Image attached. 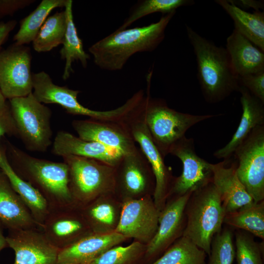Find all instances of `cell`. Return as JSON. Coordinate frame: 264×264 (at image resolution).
Returning a JSON list of instances; mask_svg holds the SVG:
<instances>
[{
	"label": "cell",
	"mask_w": 264,
	"mask_h": 264,
	"mask_svg": "<svg viewBox=\"0 0 264 264\" xmlns=\"http://www.w3.org/2000/svg\"><path fill=\"white\" fill-rule=\"evenodd\" d=\"M233 21L237 30L264 52V13L247 12L226 0H216Z\"/></svg>",
	"instance_id": "27"
},
{
	"label": "cell",
	"mask_w": 264,
	"mask_h": 264,
	"mask_svg": "<svg viewBox=\"0 0 264 264\" xmlns=\"http://www.w3.org/2000/svg\"><path fill=\"white\" fill-rule=\"evenodd\" d=\"M185 237L209 255L213 238L222 229L226 212L212 181L194 191L187 202Z\"/></svg>",
	"instance_id": "4"
},
{
	"label": "cell",
	"mask_w": 264,
	"mask_h": 264,
	"mask_svg": "<svg viewBox=\"0 0 264 264\" xmlns=\"http://www.w3.org/2000/svg\"><path fill=\"white\" fill-rule=\"evenodd\" d=\"M32 93L43 104L61 106L70 114L87 116L90 119L117 122L124 113L122 107L107 111H98L83 106L78 100L80 91L54 84L50 76L42 71L32 74Z\"/></svg>",
	"instance_id": "10"
},
{
	"label": "cell",
	"mask_w": 264,
	"mask_h": 264,
	"mask_svg": "<svg viewBox=\"0 0 264 264\" xmlns=\"http://www.w3.org/2000/svg\"><path fill=\"white\" fill-rule=\"evenodd\" d=\"M146 245L134 241L130 244L117 245L106 251L90 264H141Z\"/></svg>",
	"instance_id": "34"
},
{
	"label": "cell",
	"mask_w": 264,
	"mask_h": 264,
	"mask_svg": "<svg viewBox=\"0 0 264 264\" xmlns=\"http://www.w3.org/2000/svg\"><path fill=\"white\" fill-rule=\"evenodd\" d=\"M150 87L147 88L143 110L144 118L151 137L165 157L172 147L185 136L191 127L220 114L194 115L170 108L162 99L152 98Z\"/></svg>",
	"instance_id": "5"
},
{
	"label": "cell",
	"mask_w": 264,
	"mask_h": 264,
	"mask_svg": "<svg viewBox=\"0 0 264 264\" xmlns=\"http://www.w3.org/2000/svg\"><path fill=\"white\" fill-rule=\"evenodd\" d=\"M235 236V251L237 264H264V242H256L253 236L238 230Z\"/></svg>",
	"instance_id": "35"
},
{
	"label": "cell",
	"mask_w": 264,
	"mask_h": 264,
	"mask_svg": "<svg viewBox=\"0 0 264 264\" xmlns=\"http://www.w3.org/2000/svg\"><path fill=\"white\" fill-rule=\"evenodd\" d=\"M71 125L80 138L99 143L122 154H131L138 148L122 121L75 120Z\"/></svg>",
	"instance_id": "18"
},
{
	"label": "cell",
	"mask_w": 264,
	"mask_h": 264,
	"mask_svg": "<svg viewBox=\"0 0 264 264\" xmlns=\"http://www.w3.org/2000/svg\"><path fill=\"white\" fill-rule=\"evenodd\" d=\"M0 221L8 231L40 228L29 209L0 170Z\"/></svg>",
	"instance_id": "23"
},
{
	"label": "cell",
	"mask_w": 264,
	"mask_h": 264,
	"mask_svg": "<svg viewBox=\"0 0 264 264\" xmlns=\"http://www.w3.org/2000/svg\"><path fill=\"white\" fill-rule=\"evenodd\" d=\"M238 76L264 71V52L234 29L225 47Z\"/></svg>",
	"instance_id": "25"
},
{
	"label": "cell",
	"mask_w": 264,
	"mask_h": 264,
	"mask_svg": "<svg viewBox=\"0 0 264 264\" xmlns=\"http://www.w3.org/2000/svg\"><path fill=\"white\" fill-rule=\"evenodd\" d=\"M195 3L191 0H144L138 2L131 11L129 16L119 28L125 29L137 20L155 12L167 14L180 7L191 5Z\"/></svg>",
	"instance_id": "33"
},
{
	"label": "cell",
	"mask_w": 264,
	"mask_h": 264,
	"mask_svg": "<svg viewBox=\"0 0 264 264\" xmlns=\"http://www.w3.org/2000/svg\"><path fill=\"white\" fill-rule=\"evenodd\" d=\"M4 144L14 170L40 192L49 209L75 205L69 188L68 169L65 162L31 156L7 140Z\"/></svg>",
	"instance_id": "3"
},
{
	"label": "cell",
	"mask_w": 264,
	"mask_h": 264,
	"mask_svg": "<svg viewBox=\"0 0 264 264\" xmlns=\"http://www.w3.org/2000/svg\"><path fill=\"white\" fill-rule=\"evenodd\" d=\"M6 240L15 252L13 264H58L60 249L48 241L40 228L8 231Z\"/></svg>",
	"instance_id": "17"
},
{
	"label": "cell",
	"mask_w": 264,
	"mask_h": 264,
	"mask_svg": "<svg viewBox=\"0 0 264 264\" xmlns=\"http://www.w3.org/2000/svg\"><path fill=\"white\" fill-rule=\"evenodd\" d=\"M51 152L57 156L71 155L95 159L113 167L122 154L99 143L84 140L66 131H59L52 142Z\"/></svg>",
	"instance_id": "22"
},
{
	"label": "cell",
	"mask_w": 264,
	"mask_h": 264,
	"mask_svg": "<svg viewBox=\"0 0 264 264\" xmlns=\"http://www.w3.org/2000/svg\"><path fill=\"white\" fill-rule=\"evenodd\" d=\"M193 138L185 136L171 148L169 154L176 156L182 164V172L175 177L168 198L195 191L212 181L211 163L199 157L196 152Z\"/></svg>",
	"instance_id": "14"
},
{
	"label": "cell",
	"mask_w": 264,
	"mask_h": 264,
	"mask_svg": "<svg viewBox=\"0 0 264 264\" xmlns=\"http://www.w3.org/2000/svg\"><path fill=\"white\" fill-rule=\"evenodd\" d=\"M41 229L60 250L93 233L80 207L74 204L49 209Z\"/></svg>",
	"instance_id": "16"
},
{
	"label": "cell",
	"mask_w": 264,
	"mask_h": 264,
	"mask_svg": "<svg viewBox=\"0 0 264 264\" xmlns=\"http://www.w3.org/2000/svg\"><path fill=\"white\" fill-rule=\"evenodd\" d=\"M30 48L14 43L0 50V90L6 99L33 91Z\"/></svg>",
	"instance_id": "12"
},
{
	"label": "cell",
	"mask_w": 264,
	"mask_h": 264,
	"mask_svg": "<svg viewBox=\"0 0 264 264\" xmlns=\"http://www.w3.org/2000/svg\"><path fill=\"white\" fill-rule=\"evenodd\" d=\"M191 191L168 198L160 212L157 230L146 245L141 264H150L158 259L178 238L182 236L185 226V209Z\"/></svg>",
	"instance_id": "13"
},
{
	"label": "cell",
	"mask_w": 264,
	"mask_h": 264,
	"mask_svg": "<svg viewBox=\"0 0 264 264\" xmlns=\"http://www.w3.org/2000/svg\"><path fill=\"white\" fill-rule=\"evenodd\" d=\"M16 20H10L6 22H0V50L1 46L7 41L10 33L17 25Z\"/></svg>",
	"instance_id": "40"
},
{
	"label": "cell",
	"mask_w": 264,
	"mask_h": 264,
	"mask_svg": "<svg viewBox=\"0 0 264 264\" xmlns=\"http://www.w3.org/2000/svg\"><path fill=\"white\" fill-rule=\"evenodd\" d=\"M66 26L65 10L47 17L32 42L34 49L38 52H47L62 44Z\"/></svg>",
	"instance_id": "32"
},
{
	"label": "cell",
	"mask_w": 264,
	"mask_h": 264,
	"mask_svg": "<svg viewBox=\"0 0 264 264\" xmlns=\"http://www.w3.org/2000/svg\"><path fill=\"white\" fill-rule=\"evenodd\" d=\"M176 12L146 26L118 28L96 42L88 48L95 64L104 70H120L133 54L155 50L164 40L166 28Z\"/></svg>",
	"instance_id": "1"
},
{
	"label": "cell",
	"mask_w": 264,
	"mask_h": 264,
	"mask_svg": "<svg viewBox=\"0 0 264 264\" xmlns=\"http://www.w3.org/2000/svg\"><path fill=\"white\" fill-rule=\"evenodd\" d=\"M35 1L34 0H0V19L13 16Z\"/></svg>",
	"instance_id": "38"
},
{
	"label": "cell",
	"mask_w": 264,
	"mask_h": 264,
	"mask_svg": "<svg viewBox=\"0 0 264 264\" xmlns=\"http://www.w3.org/2000/svg\"><path fill=\"white\" fill-rule=\"evenodd\" d=\"M114 168V194L122 201L153 196L155 181L151 166L139 148L122 154Z\"/></svg>",
	"instance_id": "9"
},
{
	"label": "cell",
	"mask_w": 264,
	"mask_h": 264,
	"mask_svg": "<svg viewBox=\"0 0 264 264\" xmlns=\"http://www.w3.org/2000/svg\"><path fill=\"white\" fill-rule=\"evenodd\" d=\"M9 106L20 138L26 150L45 152L52 144L51 110L32 92L9 100Z\"/></svg>",
	"instance_id": "7"
},
{
	"label": "cell",
	"mask_w": 264,
	"mask_h": 264,
	"mask_svg": "<svg viewBox=\"0 0 264 264\" xmlns=\"http://www.w3.org/2000/svg\"><path fill=\"white\" fill-rule=\"evenodd\" d=\"M66 0H43L36 9L20 22V28L13 37L14 44L25 45L32 42L52 10L65 7Z\"/></svg>",
	"instance_id": "30"
},
{
	"label": "cell",
	"mask_w": 264,
	"mask_h": 264,
	"mask_svg": "<svg viewBox=\"0 0 264 264\" xmlns=\"http://www.w3.org/2000/svg\"><path fill=\"white\" fill-rule=\"evenodd\" d=\"M146 96L122 121L134 142L139 145L140 149L151 166L155 181L153 198L156 207L160 212L166 203L175 176L171 168L165 164V157L154 144L146 125L143 115Z\"/></svg>",
	"instance_id": "8"
},
{
	"label": "cell",
	"mask_w": 264,
	"mask_h": 264,
	"mask_svg": "<svg viewBox=\"0 0 264 264\" xmlns=\"http://www.w3.org/2000/svg\"><path fill=\"white\" fill-rule=\"evenodd\" d=\"M237 176L254 202L264 200V125L255 128L236 149Z\"/></svg>",
	"instance_id": "11"
},
{
	"label": "cell",
	"mask_w": 264,
	"mask_h": 264,
	"mask_svg": "<svg viewBox=\"0 0 264 264\" xmlns=\"http://www.w3.org/2000/svg\"><path fill=\"white\" fill-rule=\"evenodd\" d=\"M122 205L123 202L112 193L100 196L80 208L93 233L108 234L115 231Z\"/></svg>",
	"instance_id": "24"
},
{
	"label": "cell",
	"mask_w": 264,
	"mask_h": 264,
	"mask_svg": "<svg viewBox=\"0 0 264 264\" xmlns=\"http://www.w3.org/2000/svg\"><path fill=\"white\" fill-rule=\"evenodd\" d=\"M3 226L0 221V253L5 248L8 247L6 240V236L3 233Z\"/></svg>",
	"instance_id": "42"
},
{
	"label": "cell",
	"mask_w": 264,
	"mask_h": 264,
	"mask_svg": "<svg viewBox=\"0 0 264 264\" xmlns=\"http://www.w3.org/2000/svg\"><path fill=\"white\" fill-rule=\"evenodd\" d=\"M5 135L18 137L16 127L9 108L0 111V140Z\"/></svg>",
	"instance_id": "39"
},
{
	"label": "cell",
	"mask_w": 264,
	"mask_h": 264,
	"mask_svg": "<svg viewBox=\"0 0 264 264\" xmlns=\"http://www.w3.org/2000/svg\"><path fill=\"white\" fill-rule=\"evenodd\" d=\"M223 223L264 239V200L252 202L226 214Z\"/></svg>",
	"instance_id": "29"
},
{
	"label": "cell",
	"mask_w": 264,
	"mask_h": 264,
	"mask_svg": "<svg viewBox=\"0 0 264 264\" xmlns=\"http://www.w3.org/2000/svg\"><path fill=\"white\" fill-rule=\"evenodd\" d=\"M206 255L191 240L181 236L150 264H206Z\"/></svg>",
	"instance_id": "31"
},
{
	"label": "cell",
	"mask_w": 264,
	"mask_h": 264,
	"mask_svg": "<svg viewBox=\"0 0 264 264\" xmlns=\"http://www.w3.org/2000/svg\"><path fill=\"white\" fill-rule=\"evenodd\" d=\"M73 1L66 0L65 6L66 14V26L63 42V47L60 50L61 59L65 60V66L62 75L64 80L69 78L74 72L72 64L75 61H79L86 68L89 55L84 50L82 40L79 38L74 22L72 12Z\"/></svg>",
	"instance_id": "28"
},
{
	"label": "cell",
	"mask_w": 264,
	"mask_h": 264,
	"mask_svg": "<svg viewBox=\"0 0 264 264\" xmlns=\"http://www.w3.org/2000/svg\"><path fill=\"white\" fill-rule=\"evenodd\" d=\"M9 108V104L6 102V99L0 90V111L5 110Z\"/></svg>",
	"instance_id": "43"
},
{
	"label": "cell",
	"mask_w": 264,
	"mask_h": 264,
	"mask_svg": "<svg viewBox=\"0 0 264 264\" xmlns=\"http://www.w3.org/2000/svg\"><path fill=\"white\" fill-rule=\"evenodd\" d=\"M62 158L68 167L69 188L76 205L81 207L100 196L114 193V167L85 157L68 155Z\"/></svg>",
	"instance_id": "6"
},
{
	"label": "cell",
	"mask_w": 264,
	"mask_h": 264,
	"mask_svg": "<svg viewBox=\"0 0 264 264\" xmlns=\"http://www.w3.org/2000/svg\"><path fill=\"white\" fill-rule=\"evenodd\" d=\"M186 27L196 56L197 77L205 100L218 103L238 91V75L226 48L217 46L190 26Z\"/></svg>",
	"instance_id": "2"
},
{
	"label": "cell",
	"mask_w": 264,
	"mask_h": 264,
	"mask_svg": "<svg viewBox=\"0 0 264 264\" xmlns=\"http://www.w3.org/2000/svg\"><path fill=\"white\" fill-rule=\"evenodd\" d=\"M240 86L264 103V71L238 76Z\"/></svg>",
	"instance_id": "37"
},
{
	"label": "cell",
	"mask_w": 264,
	"mask_h": 264,
	"mask_svg": "<svg viewBox=\"0 0 264 264\" xmlns=\"http://www.w3.org/2000/svg\"><path fill=\"white\" fill-rule=\"evenodd\" d=\"M236 162L229 166L226 160L211 163L212 182L218 191L226 214L233 212L254 201L239 180Z\"/></svg>",
	"instance_id": "21"
},
{
	"label": "cell",
	"mask_w": 264,
	"mask_h": 264,
	"mask_svg": "<svg viewBox=\"0 0 264 264\" xmlns=\"http://www.w3.org/2000/svg\"><path fill=\"white\" fill-rule=\"evenodd\" d=\"M0 170L4 174L13 188L25 203L35 221L41 228L48 213V205L37 189L15 172L8 160L5 144L1 143Z\"/></svg>",
	"instance_id": "26"
},
{
	"label": "cell",
	"mask_w": 264,
	"mask_h": 264,
	"mask_svg": "<svg viewBox=\"0 0 264 264\" xmlns=\"http://www.w3.org/2000/svg\"><path fill=\"white\" fill-rule=\"evenodd\" d=\"M227 1L241 9L252 8L255 11H259L261 9H264V7L263 0H227Z\"/></svg>",
	"instance_id": "41"
},
{
	"label": "cell",
	"mask_w": 264,
	"mask_h": 264,
	"mask_svg": "<svg viewBox=\"0 0 264 264\" xmlns=\"http://www.w3.org/2000/svg\"><path fill=\"white\" fill-rule=\"evenodd\" d=\"M238 91L242 110L241 120L229 142L214 153L217 158L228 160L255 128L264 125V103L243 87L240 86Z\"/></svg>",
	"instance_id": "20"
},
{
	"label": "cell",
	"mask_w": 264,
	"mask_h": 264,
	"mask_svg": "<svg viewBox=\"0 0 264 264\" xmlns=\"http://www.w3.org/2000/svg\"><path fill=\"white\" fill-rule=\"evenodd\" d=\"M159 213L153 196L125 201L115 232L147 245L156 233Z\"/></svg>",
	"instance_id": "15"
},
{
	"label": "cell",
	"mask_w": 264,
	"mask_h": 264,
	"mask_svg": "<svg viewBox=\"0 0 264 264\" xmlns=\"http://www.w3.org/2000/svg\"><path fill=\"white\" fill-rule=\"evenodd\" d=\"M231 228L225 227L213 238L206 264H232L236 256Z\"/></svg>",
	"instance_id": "36"
},
{
	"label": "cell",
	"mask_w": 264,
	"mask_h": 264,
	"mask_svg": "<svg viewBox=\"0 0 264 264\" xmlns=\"http://www.w3.org/2000/svg\"><path fill=\"white\" fill-rule=\"evenodd\" d=\"M128 240L116 232L91 233L60 250L58 264H90L107 250Z\"/></svg>",
	"instance_id": "19"
}]
</instances>
